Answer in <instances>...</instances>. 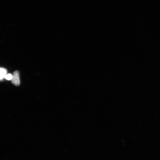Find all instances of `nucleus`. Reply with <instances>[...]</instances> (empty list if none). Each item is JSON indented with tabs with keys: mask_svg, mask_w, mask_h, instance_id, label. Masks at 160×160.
Instances as JSON below:
<instances>
[{
	"mask_svg": "<svg viewBox=\"0 0 160 160\" xmlns=\"http://www.w3.org/2000/svg\"><path fill=\"white\" fill-rule=\"evenodd\" d=\"M12 75V77L11 80L12 83L16 86H19L20 84L19 72L18 71H15Z\"/></svg>",
	"mask_w": 160,
	"mask_h": 160,
	"instance_id": "1",
	"label": "nucleus"
},
{
	"mask_svg": "<svg viewBox=\"0 0 160 160\" xmlns=\"http://www.w3.org/2000/svg\"><path fill=\"white\" fill-rule=\"evenodd\" d=\"M7 74V71L6 69L0 68V80L5 78L6 75Z\"/></svg>",
	"mask_w": 160,
	"mask_h": 160,
	"instance_id": "2",
	"label": "nucleus"
},
{
	"mask_svg": "<svg viewBox=\"0 0 160 160\" xmlns=\"http://www.w3.org/2000/svg\"><path fill=\"white\" fill-rule=\"evenodd\" d=\"M12 77V75L11 74H7L5 76V78L8 80V81H10V80H11Z\"/></svg>",
	"mask_w": 160,
	"mask_h": 160,
	"instance_id": "3",
	"label": "nucleus"
}]
</instances>
